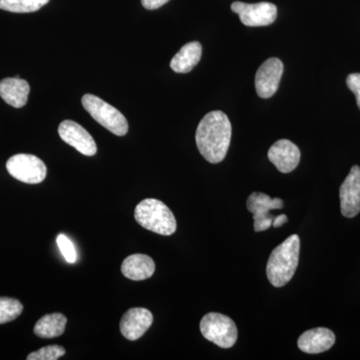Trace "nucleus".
<instances>
[{
	"mask_svg": "<svg viewBox=\"0 0 360 360\" xmlns=\"http://www.w3.org/2000/svg\"><path fill=\"white\" fill-rule=\"evenodd\" d=\"M283 73V63L281 59H267L258 68L255 75V89L262 98H270L278 89Z\"/></svg>",
	"mask_w": 360,
	"mask_h": 360,
	"instance_id": "obj_9",
	"label": "nucleus"
},
{
	"mask_svg": "<svg viewBox=\"0 0 360 360\" xmlns=\"http://www.w3.org/2000/svg\"><path fill=\"white\" fill-rule=\"evenodd\" d=\"M269 160L283 174H290L300 165V150L288 139L276 141L269 150Z\"/></svg>",
	"mask_w": 360,
	"mask_h": 360,
	"instance_id": "obj_13",
	"label": "nucleus"
},
{
	"mask_svg": "<svg viewBox=\"0 0 360 360\" xmlns=\"http://www.w3.org/2000/svg\"><path fill=\"white\" fill-rule=\"evenodd\" d=\"M30 92V84L20 77L4 78L0 82V96L13 108H23L27 103Z\"/></svg>",
	"mask_w": 360,
	"mask_h": 360,
	"instance_id": "obj_15",
	"label": "nucleus"
},
{
	"mask_svg": "<svg viewBox=\"0 0 360 360\" xmlns=\"http://www.w3.org/2000/svg\"><path fill=\"white\" fill-rule=\"evenodd\" d=\"M200 331L203 338L221 348H231L238 340V328L231 317L210 312L202 317Z\"/></svg>",
	"mask_w": 360,
	"mask_h": 360,
	"instance_id": "obj_5",
	"label": "nucleus"
},
{
	"mask_svg": "<svg viewBox=\"0 0 360 360\" xmlns=\"http://www.w3.org/2000/svg\"><path fill=\"white\" fill-rule=\"evenodd\" d=\"M348 89L354 92L356 97L357 105L360 110V73H352L347 78Z\"/></svg>",
	"mask_w": 360,
	"mask_h": 360,
	"instance_id": "obj_23",
	"label": "nucleus"
},
{
	"mask_svg": "<svg viewBox=\"0 0 360 360\" xmlns=\"http://www.w3.org/2000/svg\"><path fill=\"white\" fill-rule=\"evenodd\" d=\"M155 264L153 258L146 255H129L123 260L122 272L123 276L131 281H139L153 276Z\"/></svg>",
	"mask_w": 360,
	"mask_h": 360,
	"instance_id": "obj_16",
	"label": "nucleus"
},
{
	"mask_svg": "<svg viewBox=\"0 0 360 360\" xmlns=\"http://www.w3.org/2000/svg\"><path fill=\"white\" fill-rule=\"evenodd\" d=\"M23 311L20 300L11 297H0V324L18 319Z\"/></svg>",
	"mask_w": 360,
	"mask_h": 360,
	"instance_id": "obj_20",
	"label": "nucleus"
},
{
	"mask_svg": "<svg viewBox=\"0 0 360 360\" xmlns=\"http://www.w3.org/2000/svg\"><path fill=\"white\" fill-rule=\"evenodd\" d=\"M333 331L326 328L309 329L298 338L297 345L305 354H317L328 352L335 345Z\"/></svg>",
	"mask_w": 360,
	"mask_h": 360,
	"instance_id": "obj_14",
	"label": "nucleus"
},
{
	"mask_svg": "<svg viewBox=\"0 0 360 360\" xmlns=\"http://www.w3.org/2000/svg\"><path fill=\"white\" fill-rule=\"evenodd\" d=\"M283 206V200L281 198H271L262 193H251L248 196L246 207L248 212L252 213L255 232L267 231L272 226L276 217L270 213V210H281Z\"/></svg>",
	"mask_w": 360,
	"mask_h": 360,
	"instance_id": "obj_7",
	"label": "nucleus"
},
{
	"mask_svg": "<svg viewBox=\"0 0 360 360\" xmlns=\"http://www.w3.org/2000/svg\"><path fill=\"white\" fill-rule=\"evenodd\" d=\"M231 11L238 13L241 22L246 26H267L276 20L277 8L270 2L250 4L236 1L231 4Z\"/></svg>",
	"mask_w": 360,
	"mask_h": 360,
	"instance_id": "obj_8",
	"label": "nucleus"
},
{
	"mask_svg": "<svg viewBox=\"0 0 360 360\" xmlns=\"http://www.w3.org/2000/svg\"><path fill=\"white\" fill-rule=\"evenodd\" d=\"M134 219L137 224L160 236H172L176 231L174 213L162 201L148 198L135 207Z\"/></svg>",
	"mask_w": 360,
	"mask_h": 360,
	"instance_id": "obj_3",
	"label": "nucleus"
},
{
	"mask_svg": "<svg viewBox=\"0 0 360 360\" xmlns=\"http://www.w3.org/2000/svg\"><path fill=\"white\" fill-rule=\"evenodd\" d=\"M58 134L63 141L77 149L82 155H96L97 146L94 137L77 122L65 120L59 124Z\"/></svg>",
	"mask_w": 360,
	"mask_h": 360,
	"instance_id": "obj_10",
	"label": "nucleus"
},
{
	"mask_svg": "<svg viewBox=\"0 0 360 360\" xmlns=\"http://www.w3.org/2000/svg\"><path fill=\"white\" fill-rule=\"evenodd\" d=\"M56 243H58L59 250L63 253L66 262H70V264H75L77 258V250H75V245L71 243L70 239L65 234H59L58 238H56Z\"/></svg>",
	"mask_w": 360,
	"mask_h": 360,
	"instance_id": "obj_22",
	"label": "nucleus"
},
{
	"mask_svg": "<svg viewBox=\"0 0 360 360\" xmlns=\"http://www.w3.org/2000/svg\"><path fill=\"white\" fill-rule=\"evenodd\" d=\"M49 0H0V9L15 13H30L39 11Z\"/></svg>",
	"mask_w": 360,
	"mask_h": 360,
	"instance_id": "obj_19",
	"label": "nucleus"
},
{
	"mask_svg": "<svg viewBox=\"0 0 360 360\" xmlns=\"http://www.w3.org/2000/svg\"><path fill=\"white\" fill-rule=\"evenodd\" d=\"M82 103L92 118L113 134L123 136L129 131L127 118L110 103L94 94H85Z\"/></svg>",
	"mask_w": 360,
	"mask_h": 360,
	"instance_id": "obj_4",
	"label": "nucleus"
},
{
	"mask_svg": "<svg viewBox=\"0 0 360 360\" xmlns=\"http://www.w3.org/2000/svg\"><path fill=\"white\" fill-rule=\"evenodd\" d=\"M231 124L222 111H212L201 120L196 129L195 141L200 155L208 162L224 160L231 141Z\"/></svg>",
	"mask_w": 360,
	"mask_h": 360,
	"instance_id": "obj_1",
	"label": "nucleus"
},
{
	"mask_svg": "<svg viewBox=\"0 0 360 360\" xmlns=\"http://www.w3.org/2000/svg\"><path fill=\"white\" fill-rule=\"evenodd\" d=\"M341 214L352 219L360 212V167L354 165L340 189Z\"/></svg>",
	"mask_w": 360,
	"mask_h": 360,
	"instance_id": "obj_11",
	"label": "nucleus"
},
{
	"mask_svg": "<svg viewBox=\"0 0 360 360\" xmlns=\"http://www.w3.org/2000/svg\"><path fill=\"white\" fill-rule=\"evenodd\" d=\"M168 1H169V0H141V4L146 9L153 11V9H158L165 6Z\"/></svg>",
	"mask_w": 360,
	"mask_h": 360,
	"instance_id": "obj_24",
	"label": "nucleus"
},
{
	"mask_svg": "<svg viewBox=\"0 0 360 360\" xmlns=\"http://www.w3.org/2000/svg\"><path fill=\"white\" fill-rule=\"evenodd\" d=\"M65 354V349L59 345H49L40 348L37 352H32L27 356L28 360H58Z\"/></svg>",
	"mask_w": 360,
	"mask_h": 360,
	"instance_id": "obj_21",
	"label": "nucleus"
},
{
	"mask_svg": "<svg viewBox=\"0 0 360 360\" xmlns=\"http://www.w3.org/2000/svg\"><path fill=\"white\" fill-rule=\"evenodd\" d=\"M153 322V315L148 309L134 307L127 310L120 321V331L129 340H137L141 338Z\"/></svg>",
	"mask_w": 360,
	"mask_h": 360,
	"instance_id": "obj_12",
	"label": "nucleus"
},
{
	"mask_svg": "<svg viewBox=\"0 0 360 360\" xmlns=\"http://www.w3.org/2000/svg\"><path fill=\"white\" fill-rule=\"evenodd\" d=\"M66 323L68 319L63 314H46L37 322L33 331L40 338H58L65 333Z\"/></svg>",
	"mask_w": 360,
	"mask_h": 360,
	"instance_id": "obj_18",
	"label": "nucleus"
},
{
	"mask_svg": "<svg viewBox=\"0 0 360 360\" xmlns=\"http://www.w3.org/2000/svg\"><path fill=\"white\" fill-rule=\"evenodd\" d=\"M202 54V46L200 42H189L181 47L170 61V68L176 73H187L193 70L200 63Z\"/></svg>",
	"mask_w": 360,
	"mask_h": 360,
	"instance_id": "obj_17",
	"label": "nucleus"
},
{
	"mask_svg": "<svg viewBox=\"0 0 360 360\" xmlns=\"http://www.w3.org/2000/svg\"><path fill=\"white\" fill-rule=\"evenodd\" d=\"M300 239L293 234L272 250L266 265L269 283L283 288L295 276L300 260Z\"/></svg>",
	"mask_w": 360,
	"mask_h": 360,
	"instance_id": "obj_2",
	"label": "nucleus"
},
{
	"mask_svg": "<svg viewBox=\"0 0 360 360\" xmlns=\"http://www.w3.org/2000/svg\"><path fill=\"white\" fill-rule=\"evenodd\" d=\"M288 221V217L285 214H281L278 217H276V219L274 220V224H272V226L274 229H278V227L283 226L284 224Z\"/></svg>",
	"mask_w": 360,
	"mask_h": 360,
	"instance_id": "obj_25",
	"label": "nucleus"
},
{
	"mask_svg": "<svg viewBox=\"0 0 360 360\" xmlns=\"http://www.w3.org/2000/svg\"><path fill=\"white\" fill-rule=\"evenodd\" d=\"M6 169L14 179L25 184H37L46 177L47 168L44 161L32 155H15L6 162Z\"/></svg>",
	"mask_w": 360,
	"mask_h": 360,
	"instance_id": "obj_6",
	"label": "nucleus"
}]
</instances>
